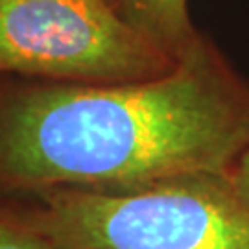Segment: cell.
Here are the masks:
<instances>
[{
	"mask_svg": "<svg viewBox=\"0 0 249 249\" xmlns=\"http://www.w3.org/2000/svg\"><path fill=\"white\" fill-rule=\"evenodd\" d=\"M0 196L59 249H249V205L229 176Z\"/></svg>",
	"mask_w": 249,
	"mask_h": 249,
	"instance_id": "cell-2",
	"label": "cell"
},
{
	"mask_svg": "<svg viewBox=\"0 0 249 249\" xmlns=\"http://www.w3.org/2000/svg\"><path fill=\"white\" fill-rule=\"evenodd\" d=\"M232 187L238 192V196L249 205V150L236 160V164L232 166L229 174Z\"/></svg>",
	"mask_w": 249,
	"mask_h": 249,
	"instance_id": "cell-6",
	"label": "cell"
},
{
	"mask_svg": "<svg viewBox=\"0 0 249 249\" xmlns=\"http://www.w3.org/2000/svg\"><path fill=\"white\" fill-rule=\"evenodd\" d=\"M248 150L249 85L201 37L148 80L0 76L2 194L229 176Z\"/></svg>",
	"mask_w": 249,
	"mask_h": 249,
	"instance_id": "cell-1",
	"label": "cell"
},
{
	"mask_svg": "<svg viewBox=\"0 0 249 249\" xmlns=\"http://www.w3.org/2000/svg\"><path fill=\"white\" fill-rule=\"evenodd\" d=\"M116 11L176 59L199 39L190 24L187 0H116Z\"/></svg>",
	"mask_w": 249,
	"mask_h": 249,
	"instance_id": "cell-4",
	"label": "cell"
},
{
	"mask_svg": "<svg viewBox=\"0 0 249 249\" xmlns=\"http://www.w3.org/2000/svg\"><path fill=\"white\" fill-rule=\"evenodd\" d=\"M176 63L109 0H0V76L120 83Z\"/></svg>",
	"mask_w": 249,
	"mask_h": 249,
	"instance_id": "cell-3",
	"label": "cell"
},
{
	"mask_svg": "<svg viewBox=\"0 0 249 249\" xmlns=\"http://www.w3.org/2000/svg\"><path fill=\"white\" fill-rule=\"evenodd\" d=\"M0 249H59L0 196Z\"/></svg>",
	"mask_w": 249,
	"mask_h": 249,
	"instance_id": "cell-5",
	"label": "cell"
},
{
	"mask_svg": "<svg viewBox=\"0 0 249 249\" xmlns=\"http://www.w3.org/2000/svg\"><path fill=\"white\" fill-rule=\"evenodd\" d=\"M109 2H111V4H113V6H115V9H116V0H109Z\"/></svg>",
	"mask_w": 249,
	"mask_h": 249,
	"instance_id": "cell-7",
	"label": "cell"
}]
</instances>
